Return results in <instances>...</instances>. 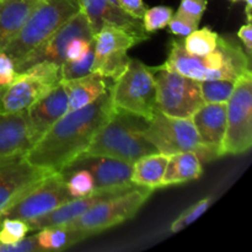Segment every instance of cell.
<instances>
[{
  "instance_id": "cell-1",
  "label": "cell",
  "mask_w": 252,
  "mask_h": 252,
  "mask_svg": "<svg viewBox=\"0 0 252 252\" xmlns=\"http://www.w3.org/2000/svg\"><path fill=\"white\" fill-rule=\"evenodd\" d=\"M113 111L110 90L79 110L65 113L26 153L31 165L62 172L85 153Z\"/></svg>"
},
{
  "instance_id": "cell-2",
  "label": "cell",
  "mask_w": 252,
  "mask_h": 252,
  "mask_svg": "<svg viewBox=\"0 0 252 252\" xmlns=\"http://www.w3.org/2000/svg\"><path fill=\"white\" fill-rule=\"evenodd\" d=\"M250 58L230 37L219 36L216 48L206 56L189 53L182 39H172L166 62L155 69L176 71L197 81H236L240 76L251 73Z\"/></svg>"
},
{
  "instance_id": "cell-3",
  "label": "cell",
  "mask_w": 252,
  "mask_h": 252,
  "mask_svg": "<svg viewBox=\"0 0 252 252\" xmlns=\"http://www.w3.org/2000/svg\"><path fill=\"white\" fill-rule=\"evenodd\" d=\"M148 120L128 111L113 107L110 118L96 132L84 154L110 157L133 164L145 155L158 153L143 135Z\"/></svg>"
},
{
  "instance_id": "cell-4",
  "label": "cell",
  "mask_w": 252,
  "mask_h": 252,
  "mask_svg": "<svg viewBox=\"0 0 252 252\" xmlns=\"http://www.w3.org/2000/svg\"><path fill=\"white\" fill-rule=\"evenodd\" d=\"M79 11L78 0H39L20 33L2 52L17 64Z\"/></svg>"
},
{
  "instance_id": "cell-5",
  "label": "cell",
  "mask_w": 252,
  "mask_h": 252,
  "mask_svg": "<svg viewBox=\"0 0 252 252\" xmlns=\"http://www.w3.org/2000/svg\"><path fill=\"white\" fill-rule=\"evenodd\" d=\"M153 189L134 187L125 193L117 194L91 207L70 223L65 224L71 230L80 231L86 236L101 233L132 219L152 196Z\"/></svg>"
},
{
  "instance_id": "cell-6",
  "label": "cell",
  "mask_w": 252,
  "mask_h": 252,
  "mask_svg": "<svg viewBox=\"0 0 252 252\" xmlns=\"http://www.w3.org/2000/svg\"><path fill=\"white\" fill-rule=\"evenodd\" d=\"M110 95L115 108L149 121L157 108L154 70L138 59L130 58L126 70L110 86Z\"/></svg>"
},
{
  "instance_id": "cell-7",
  "label": "cell",
  "mask_w": 252,
  "mask_h": 252,
  "mask_svg": "<svg viewBox=\"0 0 252 252\" xmlns=\"http://www.w3.org/2000/svg\"><path fill=\"white\" fill-rule=\"evenodd\" d=\"M61 66L52 62H38L0 90V113L26 111L62 81Z\"/></svg>"
},
{
  "instance_id": "cell-8",
  "label": "cell",
  "mask_w": 252,
  "mask_h": 252,
  "mask_svg": "<svg viewBox=\"0 0 252 252\" xmlns=\"http://www.w3.org/2000/svg\"><path fill=\"white\" fill-rule=\"evenodd\" d=\"M252 147V73L240 76L226 102L223 155L245 154Z\"/></svg>"
},
{
  "instance_id": "cell-9",
  "label": "cell",
  "mask_w": 252,
  "mask_h": 252,
  "mask_svg": "<svg viewBox=\"0 0 252 252\" xmlns=\"http://www.w3.org/2000/svg\"><path fill=\"white\" fill-rule=\"evenodd\" d=\"M155 103L165 115L191 118L204 103L199 81L166 69H155Z\"/></svg>"
},
{
  "instance_id": "cell-10",
  "label": "cell",
  "mask_w": 252,
  "mask_h": 252,
  "mask_svg": "<svg viewBox=\"0 0 252 252\" xmlns=\"http://www.w3.org/2000/svg\"><path fill=\"white\" fill-rule=\"evenodd\" d=\"M143 135L158 153L167 157L182 152H194L198 157L203 148L191 118L172 117L158 108L148 121Z\"/></svg>"
},
{
  "instance_id": "cell-11",
  "label": "cell",
  "mask_w": 252,
  "mask_h": 252,
  "mask_svg": "<svg viewBox=\"0 0 252 252\" xmlns=\"http://www.w3.org/2000/svg\"><path fill=\"white\" fill-rule=\"evenodd\" d=\"M70 199L73 198L66 189L65 177L61 172H56L49 175L31 191L10 204L2 212L0 219H21L29 223L33 219L51 213Z\"/></svg>"
},
{
  "instance_id": "cell-12",
  "label": "cell",
  "mask_w": 252,
  "mask_h": 252,
  "mask_svg": "<svg viewBox=\"0 0 252 252\" xmlns=\"http://www.w3.org/2000/svg\"><path fill=\"white\" fill-rule=\"evenodd\" d=\"M142 39L116 27H103L94 34V63L91 73L116 80L129 64L127 52Z\"/></svg>"
},
{
  "instance_id": "cell-13",
  "label": "cell",
  "mask_w": 252,
  "mask_h": 252,
  "mask_svg": "<svg viewBox=\"0 0 252 252\" xmlns=\"http://www.w3.org/2000/svg\"><path fill=\"white\" fill-rule=\"evenodd\" d=\"M52 174L56 172L30 164L25 154L0 159V216L10 204Z\"/></svg>"
},
{
  "instance_id": "cell-14",
  "label": "cell",
  "mask_w": 252,
  "mask_h": 252,
  "mask_svg": "<svg viewBox=\"0 0 252 252\" xmlns=\"http://www.w3.org/2000/svg\"><path fill=\"white\" fill-rule=\"evenodd\" d=\"M76 37L94 38L90 25L83 11H79L63 25L56 33L49 37L46 42L37 47L36 49L27 54L21 62L15 64L16 73H22L26 69L31 68L38 62H52L62 65L65 62V49L71 39Z\"/></svg>"
},
{
  "instance_id": "cell-15",
  "label": "cell",
  "mask_w": 252,
  "mask_h": 252,
  "mask_svg": "<svg viewBox=\"0 0 252 252\" xmlns=\"http://www.w3.org/2000/svg\"><path fill=\"white\" fill-rule=\"evenodd\" d=\"M78 2L88 19L93 34L97 33L103 27H116L138 37L143 42L149 39V33L144 30L140 20L128 15L110 0H78Z\"/></svg>"
},
{
  "instance_id": "cell-16",
  "label": "cell",
  "mask_w": 252,
  "mask_h": 252,
  "mask_svg": "<svg viewBox=\"0 0 252 252\" xmlns=\"http://www.w3.org/2000/svg\"><path fill=\"white\" fill-rule=\"evenodd\" d=\"M74 169H86L90 171L95 180V191L118 189V187L133 185L130 182L132 164L115 158L91 157V155L83 154L62 172L71 171Z\"/></svg>"
},
{
  "instance_id": "cell-17",
  "label": "cell",
  "mask_w": 252,
  "mask_h": 252,
  "mask_svg": "<svg viewBox=\"0 0 252 252\" xmlns=\"http://www.w3.org/2000/svg\"><path fill=\"white\" fill-rule=\"evenodd\" d=\"M65 113H68V95L61 81L26 110L31 147Z\"/></svg>"
},
{
  "instance_id": "cell-18",
  "label": "cell",
  "mask_w": 252,
  "mask_h": 252,
  "mask_svg": "<svg viewBox=\"0 0 252 252\" xmlns=\"http://www.w3.org/2000/svg\"><path fill=\"white\" fill-rule=\"evenodd\" d=\"M134 187L137 186L128 185V186L118 187V189L95 191L94 193L89 194V196L70 199L66 203L62 204L61 207L52 211L51 213L29 221L30 231H37L42 228H47V226L64 225V224L70 223L71 220L80 217L81 214L85 213L86 211H89L95 204L100 203V202L105 201V199L111 198L113 196H117V194L125 193V192L129 191V189H134Z\"/></svg>"
},
{
  "instance_id": "cell-19",
  "label": "cell",
  "mask_w": 252,
  "mask_h": 252,
  "mask_svg": "<svg viewBox=\"0 0 252 252\" xmlns=\"http://www.w3.org/2000/svg\"><path fill=\"white\" fill-rule=\"evenodd\" d=\"M199 142L221 157V144L226 129V103H203L191 117Z\"/></svg>"
},
{
  "instance_id": "cell-20",
  "label": "cell",
  "mask_w": 252,
  "mask_h": 252,
  "mask_svg": "<svg viewBox=\"0 0 252 252\" xmlns=\"http://www.w3.org/2000/svg\"><path fill=\"white\" fill-rule=\"evenodd\" d=\"M31 148L26 111L0 113V159L25 154Z\"/></svg>"
},
{
  "instance_id": "cell-21",
  "label": "cell",
  "mask_w": 252,
  "mask_h": 252,
  "mask_svg": "<svg viewBox=\"0 0 252 252\" xmlns=\"http://www.w3.org/2000/svg\"><path fill=\"white\" fill-rule=\"evenodd\" d=\"M39 0H0V52L20 33Z\"/></svg>"
},
{
  "instance_id": "cell-22",
  "label": "cell",
  "mask_w": 252,
  "mask_h": 252,
  "mask_svg": "<svg viewBox=\"0 0 252 252\" xmlns=\"http://www.w3.org/2000/svg\"><path fill=\"white\" fill-rule=\"evenodd\" d=\"M68 95V112L79 110L97 100L110 90L107 78L90 73L81 78L62 81Z\"/></svg>"
},
{
  "instance_id": "cell-23",
  "label": "cell",
  "mask_w": 252,
  "mask_h": 252,
  "mask_svg": "<svg viewBox=\"0 0 252 252\" xmlns=\"http://www.w3.org/2000/svg\"><path fill=\"white\" fill-rule=\"evenodd\" d=\"M169 157L161 153L145 155L132 164L130 182L135 186L147 187L150 189H161Z\"/></svg>"
},
{
  "instance_id": "cell-24",
  "label": "cell",
  "mask_w": 252,
  "mask_h": 252,
  "mask_svg": "<svg viewBox=\"0 0 252 252\" xmlns=\"http://www.w3.org/2000/svg\"><path fill=\"white\" fill-rule=\"evenodd\" d=\"M202 164L194 152H182L169 155L161 187L186 184L199 179Z\"/></svg>"
},
{
  "instance_id": "cell-25",
  "label": "cell",
  "mask_w": 252,
  "mask_h": 252,
  "mask_svg": "<svg viewBox=\"0 0 252 252\" xmlns=\"http://www.w3.org/2000/svg\"><path fill=\"white\" fill-rule=\"evenodd\" d=\"M37 231V241L43 251H62L88 238L80 231L71 230L65 224L47 226Z\"/></svg>"
},
{
  "instance_id": "cell-26",
  "label": "cell",
  "mask_w": 252,
  "mask_h": 252,
  "mask_svg": "<svg viewBox=\"0 0 252 252\" xmlns=\"http://www.w3.org/2000/svg\"><path fill=\"white\" fill-rule=\"evenodd\" d=\"M219 34L208 27L197 29L182 39L184 47L189 53L194 56H206L211 53L218 43Z\"/></svg>"
},
{
  "instance_id": "cell-27",
  "label": "cell",
  "mask_w": 252,
  "mask_h": 252,
  "mask_svg": "<svg viewBox=\"0 0 252 252\" xmlns=\"http://www.w3.org/2000/svg\"><path fill=\"white\" fill-rule=\"evenodd\" d=\"M65 177L66 189L71 198H81L95 192V180L86 169H74L61 172Z\"/></svg>"
},
{
  "instance_id": "cell-28",
  "label": "cell",
  "mask_w": 252,
  "mask_h": 252,
  "mask_svg": "<svg viewBox=\"0 0 252 252\" xmlns=\"http://www.w3.org/2000/svg\"><path fill=\"white\" fill-rule=\"evenodd\" d=\"M199 88L204 103H226L235 88V81L204 80L199 81Z\"/></svg>"
},
{
  "instance_id": "cell-29",
  "label": "cell",
  "mask_w": 252,
  "mask_h": 252,
  "mask_svg": "<svg viewBox=\"0 0 252 252\" xmlns=\"http://www.w3.org/2000/svg\"><path fill=\"white\" fill-rule=\"evenodd\" d=\"M94 63V42L88 52L76 61H65L61 66L62 81L81 78L91 73Z\"/></svg>"
},
{
  "instance_id": "cell-30",
  "label": "cell",
  "mask_w": 252,
  "mask_h": 252,
  "mask_svg": "<svg viewBox=\"0 0 252 252\" xmlns=\"http://www.w3.org/2000/svg\"><path fill=\"white\" fill-rule=\"evenodd\" d=\"M172 15H174V10L170 6L159 5V6L150 7V9L145 10L142 17L143 27L148 33L159 31L167 26Z\"/></svg>"
},
{
  "instance_id": "cell-31",
  "label": "cell",
  "mask_w": 252,
  "mask_h": 252,
  "mask_svg": "<svg viewBox=\"0 0 252 252\" xmlns=\"http://www.w3.org/2000/svg\"><path fill=\"white\" fill-rule=\"evenodd\" d=\"M212 202H213V197L209 196L201 199V201H198L197 203L192 204L191 207H189L186 211L182 212V213L172 221L171 226H170V231H171V233H179L180 230H182V229H185L186 226H189V224L193 223L194 220H197V219L209 208Z\"/></svg>"
},
{
  "instance_id": "cell-32",
  "label": "cell",
  "mask_w": 252,
  "mask_h": 252,
  "mask_svg": "<svg viewBox=\"0 0 252 252\" xmlns=\"http://www.w3.org/2000/svg\"><path fill=\"white\" fill-rule=\"evenodd\" d=\"M198 21H194V20L185 16V15L176 12V14L172 15V17L170 19L166 27H169V31L171 32L172 34H175V36L186 37L189 36L191 32H193L194 30L198 29Z\"/></svg>"
},
{
  "instance_id": "cell-33",
  "label": "cell",
  "mask_w": 252,
  "mask_h": 252,
  "mask_svg": "<svg viewBox=\"0 0 252 252\" xmlns=\"http://www.w3.org/2000/svg\"><path fill=\"white\" fill-rule=\"evenodd\" d=\"M208 5V0H181L176 12L185 15L194 21L201 22L202 16Z\"/></svg>"
},
{
  "instance_id": "cell-34",
  "label": "cell",
  "mask_w": 252,
  "mask_h": 252,
  "mask_svg": "<svg viewBox=\"0 0 252 252\" xmlns=\"http://www.w3.org/2000/svg\"><path fill=\"white\" fill-rule=\"evenodd\" d=\"M43 251L38 245L36 234L25 236L14 244H0V252H39Z\"/></svg>"
},
{
  "instance_id": "cell-35",
  "label": "cell",
  "mask_w": 252,
  "mask_h": 252,
  "mask_svg": "<svg viewBox=\"0 0 252 252\" xmlns=\"http://www.w3.org/2000/svg\"><path fill=\"white\" fill-rule=\"evenodd\" d=\"M94 38H84V37H76L71 39L65 49V61H76L81 58L86 52L93 46Z\"/></svg>"
},
{
  "instance_id": "cell-36",
  "label": "cell",
  "mask_w": 252,
  "mask_h": 252,
  "mask_svg": "<svg viewBox=\"0 0 252 252\" xmlns=\"http://www.w3.org/2000/svg\"><path fill=\"white\" fill-rule=\"evenodd\" d=\"M16 74L12 59L5 52H0V90L10 85L14 81Z\"/></svg>"
},
{
  "instance_id": "cell-37",
  "label": "cell",
  "mask_w": 252,
  "mask_h": 252,
  "mask_svg": "<svg viewBox=\"0 0 252 252\" xmlns=\"http://www.w3.org/2000/svg\"><path fill=\"white\" fill-rule=\"evenodd\" d=\"M118 6L125 10L128 15L137 20H142L147 6L143 0H117Z\"/></svg>"
},
{
  "instance_id": "cell-38",
  "label": "cell",
  "mask_w": 252,
  "mask_h": 252,
  "mask_svg": "<svg viewBox=\"0 0 252 252\" xmlns=\"http://www.w3.org/2000/svg\"><path fill=\"white\" fill-rule=\"evenodd\" d=\"M238 37L243 42L244 48H245L246 54L251 57L252 54V26L251 22H248L246 25H243L240 30L238 31Z\"/></svg>"
},
{
  "instance_id": "cell-39",
  "label": "cell",
  "mask_w": 252,
  "mask_h": 252,
  "mask_svg": "<svg viewBox=\"0 0 252 252\" xmlns=\"http://www.w3.org/2000/svg\"><path fill=\"white\" fill-rule=\"evenodd\" d=\"M246 2V7H245V12H246V17H248V22H251V9H252V0H244Z\"/></svg>"
},
{
  "instance_id": "cell-40",
  "label": "cell",
  "mask_w": 252,
  "mask_h": 252,
  "mask_svg": "<svg viewBox=\"0 0 252 252\" xmlns=\"http://www.w3.org/2000/svg\"><path fill=\"white\" fill-rule=\"evenodd\" d=\"M110 1H111V2H113V4L118 5V1H117V0H110Z\"/></svg>"
},
{
  "instance_id": "cell-41",
  "label": "cell",
  "mask_w": 252,
  "mask_h": 252,
  "mask_svg": "<svg viewBox=\"0 0 252 252\" xmlns=\"http://www.w3.org/2000/svg\"><path fill=\"white\" fill-rule=\"evenodd\" d=\"M230 1L231 2H238V1H241V0H230ZM243 1H244V0H243Z\"/></svg>"
}]
</instances>
